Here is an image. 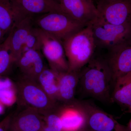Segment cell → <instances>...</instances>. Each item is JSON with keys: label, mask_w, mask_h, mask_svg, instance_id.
<instances>
[{"label": "cell", "mask_w": 131, "mask_h": 131, "mask_svg": "<svg viewBox=\"0 0 131 131\" xmlns=\"http://www.w3.org/2000/svg\"><path fill=\"white\" fill-rule=\"evenodd\" d=\"M34 25L62 41L86 27L63 12H50L33 17Z\"/></svg>", "instance_id": "4"}, {"label": "cell", "mask_w": 131, "mask_h": 131, "mask_svg": "<svg viewBox=\"0 0 131 131\" xmlns=\"http://www.w3.org/2000/svg\"><path fill=\"white\" fill-rule=\"evenodd\" d=\"M13 1L21 19L27 17H34L50 12H64L57 0Z\"/></svg>", "instance_id": "13"}, {"label": "cell", "mask_w": 131, "mask_h": 131, "mask_svg": "<svg viewBox=\"0 0 131 131\" xmlns=\"http://www.w3.org/2000/svg\"><path fill=\"white\" fill-rule=\"evenodd\" d=\"M13 114H10L0 121V131H9V125Z\"/></svg>", "instance_id": "24"}, {"label": "cell", "mask_w": 131, "mask_h": 131, "mask_svg": "<svg viewBox=\"0 0 131 131\" xmlns=\"http://www.w3.org/2000/svg\"><path fill=\"white\" fill-rule=\"evenodd\" d=\"M112 99L126 112L131 114V72L116 80Z\"/></svg>", "instance_id": "17"}, {"label": "cell", "mask_w": 131, "mask_h": 131, "mask_svg": "<svg viewBox=\"0 0 131 131\" xmlns=\"http://www.w3.org/2000/svg\"><path fill=\"white\" fill-rule=\"evenodd\" d=\"M64 13L84 26L89 25L99 16L92 0H57Z\"/></svg>", "instance_id": "9"}, {"label": "cell", "mask_w": 131, "mask_h": 131, "mask_svg": "<svg viewBox=\"0 0 131 131\" xmlns=\"http://www.w3.org/2000/svg\"><path fill=\"white\" fill-rule=\"evenodd\" d=\"M58 102L67 103L75 100L76 90L79 82V71H68L58 73Z\"/></svg>", "instance_id": "16"}, {"label": "cell", "mask_w": 131, "mask_h": 131, "mask_svg": "<svg viewBox=\"0 0 131 131\" xmlns=\"http://www.w3.org/2000/svg\"><path fill=\"white\" fill-rule=\"evenodd\" d=\"M9 40L8 34L0 45V77H4L7 74L14 64L10 50Z\"/></svg>", "instance_id": "20"}, {"label": "cell", "mask_w": 131, "mask_h": 131, "mask_svg": "<svg viewBox=\"0 0 131 131\" xmlns=\"http://www.w3.org/2000/svg\"><path fill=\"white\" fill-rule=\"evenodd\" d=\"M108 51L109 54L107 59L112 73L114 83L117 79L131 72V40Z\"/></svg>", "instance_id": "11"}, {"label": "cell", "mask_w": 131, "mask_h": 131, "mask_svg": "<svg viewBox=\"0 0 131 131\" xmlns=\"http://www.w3.org/2000/svg\"><path fill=\"white\" fill-rule=\"evenodd\" d=\"M90 24L96 47L108 50L131 40V22L114 25L98 16Z\"/></svg>", "instance_id": "5"}, {"label": "cell", "mask_w": 131, "mask_h": 131, "mask_svg": "<svg viewBox=\"0 0 131 131\" xmlns=\"http://www.w3.org/2000/svg\"><path fill=\"white\" fill-rule=\"evenodd\" d=\"M40 39L36 27L34 26L22 47L21 54L30 50H37L40 51Z\"/></svg>", "instance_id": "22"}, {"label": "cell", "mask_w": 131, "mask_h": 131, "mask_svg": "<svg viewBox=\"0 0 131 131\" xmlns=\"http://www.w3.org/2000/svg\"><path fill=\"white\" fill-rule=\"evenodd\" d=\"M62 41L69 71H79L93 56L96 47L90 24Z\"/></svg>", "instance_id": "2"}, {"label": "cell", "mask_w": 131, "mask_h": 131, "mask_svg": "<svg viewBox=\"0 0 131 131\" xmlns=\"http://www.w3.org/2000/svg\"><path fill=\"white\" fill-rule=\"evenodd\" d=\"M92 1H93L94 2V1H95V0H92Z\"/></svg>", "instance_id": "29"}, {"label": "cell", "mask_w": 131, "mask_h": 131, "mask_svg": "<svg viewBox=\"0 0 131 131\" xmlns=\"http://www.w3.org/2000/svg\"><path fill=\"white\" fill-rule=\"evenodd\" d=\"M21 19L13 0H0V29L9 34Z\"/></svg>", "instance_id": "18"}, {"label": "cell", "mask_w": 131, "mask_h": 131, "mask_svg": "<svg viewBox=\"0 0 131 131\" xmlns=\"http://www.w3.org/2000/svg\"><path fill=\"white\" fill-rule=\"evenodd\" d=\"M95 1H96V0H95Z\"/></svg>", "instance_id": "31"}, {"label": "cell", "mask_w": 131, "mask_h": 131, "mask_svg": "<svg viewBox=\"0 0 131 131\" xmlns=\"http://www.w3.org/2000/svg\"><path fill=\"white\" fill-rule=\"evenodd\" d=\"M14 86V84L9 78L5 77H0V90Z\"/></svg>", "instance_id": "25"}, {"label": "cell", "mask_w": 131, "mask_h": 131, "mask_svg": "<svg viewBox=\"0 0 131 131\" xmlns=\"http://www.w3.org/2000/svg\"><path fill=\"white\" fill-rule=\"evenodd\" d=\"M81 89L85 96L101 102H112L113 78L107 59L93 56L79 71Z\"/></svg>", "instance_id": "1"}, {"label": "cell", "mask_w": 131, "mask_h": 131, "mask_svg": "<svg viewBox=\"0 0 131 131\" xmlns=\"http://www.w3.org/2000/svg\"><path fill=\"white\" fill-rule=\"evenodd\" d=\"M34 26L33 17H26L15 24L9 33L10 50L14 64L21 56L22 47Z\"/></svg>", "instance_id": "15"}, {"label": "cell", "mask_w": 131, "mask_h": 131, "mask_svg": "<svg viewBox=\"0 0 131 131\" xmlns=\"http://www.w3.org/2000/svg\"><path fill=\"white\" fill-rule=\"evenodd\" d=\"M36 28L40 39V51L47 59L49 68L58 73L68 71L69 65L62 41L54 35Z\"/></svg>", "instance_id": "6"}, {"label": "cell", "mask_w": 131, "mask_h": 131, "mask_svg": "<svg viewBox=\"0 0 131 131\" xmlns=\"http://www.w3.org/2000/svg\"><path fill=\"white\" fill-rule=\"evenodd\" d=\"M37 81L52 100L58 102L57 72L46 67L38 77Z\"/></svg>", "instance_id": "19"}, {"label": "cell", "mask_w": 131, "mask_h": 131, "mask_svg": "<svg viewBox=\"0 0 131 131\" xmlns=\"http://www.w3.org/2000/svg\"><path fill=\"white\" fill-rule=\"evenodd\" d=\"M58 105L44 115L43 131H62V125L58 109Z\"/></svg>", "instance_id": "21"}, {"label": "cell", "mask_w": 131, "mask_h": 131, "mask_svg": "<svg viewBox=\"0 0 131 131\" xmlns=\"http://www.w3.org/2000/svg\"><path fill=\"white\" fill-rule=\"evenodd\" d=\"M6 35L8 34L0 29V45L2 43L6 38Z\"/></svg>", "instance_id": "26"}, {"label": "cell", "mask_w": 131, "mask_h": 131, "mask_svg": "<svg viewBox=\"0 0 131 131\" xmlns=\"http://www.w3.org/2000/svg\"><path fill=\"white\" fill-rule=\"evenodd\" d=\"M0 102L5 106H11L16 102L15 87L8 88L0 90Z\"/></svg>", "instance_id": "23"}, {"label": "cell", "mask_w": 131, "mask_h": 131, "mask_svg": "<svg viewBox=\"0 0 131 131\" xmlns=\"http://www.w3.org/2000/svg\"><path fill=\"white\" fill-rule=\"evenodd\" d=\"M14 85L20 106L33 108L45 115L59 103L47 95L36 80L21 75Z\"/></svg>", "instance_id": "3"}, {"label": "cell", "mask_w": 131, "mask_h": 131, "mask_svg": "<svg viewBox=\"0 0 131 131\" xmlns=\"http://www.w3.org/2000/svg\"><path fill=\"white\" fill-rule=\"evenodd\" d=\"M58 109L62 120V131H86V114L79 101L70 103H59Z\"/></svg>", "instance_id": "10"}, {"label": "cell", "mask_w": 131, "mask_h": 131, "mask_svg": "<svg viewBox=\"0 0 131 131\" xmlns=\"http://www.w3.org/2000/svg\"><path fill=\"white\" fill-rule=\"evenodd\" d=\"M129 131H131V118L129 121V123L127 126Z\"/></svg>", "instance_id": "28"}, {"label": "cell", "mask_w": 131, "mask_h": 131, "mask_svg": "<svg viewBox=\"0 0 131 131\" xmlns=\"http://www.w3.org/2000/svg\"><path fill=\"white\" fill-rule=\"evenodd\" d=\"M15 64L19 68L21 76L37 81L46 68L40 51L30 50L21 54Z\"/></svg>", "instance_id": "14"}, {"label": "cell", "mask_w": 131, "mask_h": 131, "mask_svg": "<svg viewBox=\"0 0 131 131\" xmlns=\"http://www.w3.org/2000/svg\"><path fill=\"white\" fill-rule=\"evenodd\" d=\"M44 125L43 114L33 108L24 107L12 115L9 131H43Z\"/></svg>", "instance_id": "12"}, {"label": "cell", "mask_w": 131, "mask_h": 131, "mask_svg": "<svg viewBox=\"0 0 131 131\" xmlns=\"http://www.w3.org/2000/svg\"><path fill=\"white\" fill-rule=\"evenodd\" d=\"M99 17L116 25L131 22V0H96Z\"/></svg>", "instance_id": "8"}, {"label": "cell", "mask_w": 131, "mask_h": 131, "mask_svg": "<svg viewBox=\"0 0 131 131\" xmlns=\"http://www.w3.org/2000/svg\"><path fill=\"white\" fill-rule=\"evenodd\" d=\"M5 106L0 102V115L3 114L5 112Z\"/></svg>", "instance_id": "27"}, {"label": "cell", "mask_w": 131, "mask_h": 131, "mask_svg": "<svg viewBox=\"0 0 131 131\" xmlns=\"http://www.w3.org/2000/svg\"><path fill=\"white\" fill-rule=\"evenodd\" d=\"M86 131H89V130H86Z\"/></svg>", "instance_id": "30"}, {"label": "cell", "mask_w": 131, "mask_h": 131, "mask_svg": "<svg viewBox=\"0 0 131 131\" xmlns=\"http://www.w3.org/2000/svg\"><path fill=\"white\" fill-rule=\"evenodd\" d=\"M87 119V130L129 131L127 126L118 122L112 115L106 112L93 103L79 101Z\"/></svg>", "instance_id": "7"}]
</instances>
